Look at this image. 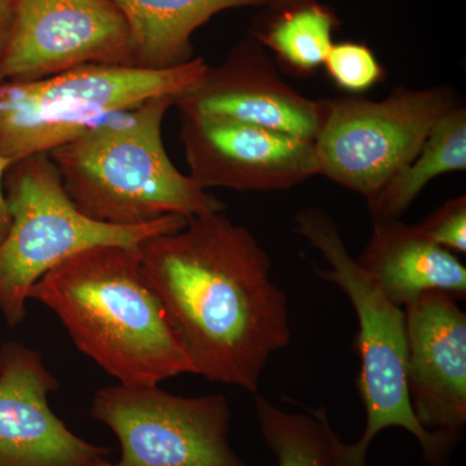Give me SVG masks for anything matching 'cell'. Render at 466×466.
<instances>
[{"instance_id": "cell-1", "label": "cell", "mask_w": 466, "mask_h": 466, "mask_svg": "<svg viewBox=\"0 0 466 466\" xmlns=\"http://www.w3.org/2000/svg\"><path fill=\"white\" fill-rule=\"evenodd\" d=\"M137 253L196 375L257 394L291 329L287 293L249 229L223 211L202 214L147 238Z\"/></svg>"}, {"instance_id": "cell-2", "label": "cell", "mask_w": 466, "mask_h": 466, "mask_svg": "<svg viewBox=\"0 0 466 466\" xmlns=\"http://www.w3.org/2000/svg\"><path fill=\"white\" fill-rule=\"evenodd\" d=\"M29 299L52 309L76 349L124 385H158L196 375L137 248L99 245L33 285Z\"/></svg>"}, {"instance_id": "cell-3", "label": "cell", "mask_w": 466, "mask_h": 466, "mask_svg": "<svg viewBox=\"0 0 466 466\" xmlns=\"http://www.w3.org/2000/svg\"><path fill=\"white\" fill-rule=\"evenodd\" d=\"M175 100L150 99L110 116L47 153L64 191L85 217L121 227L225 210V204L175 167L162 139Z\"/></svg>"}, {"instance_id": "cell-4", "label": "cell", "mask_w": 466, "mask_h": 466, "mask_svg": "<svg viewBox=\"0 0 466 466\" xmlns=\"http://www.w3.org/2000/svg\"><path fill=\"white\" fill-rule=\"evenodd\" d=\"M296 232L327 260L314 265L321 280L337 285L351 302L358 318L360 370L358 390L366 408V429L352 444L336 441L333 466H367V453L376 435L401 428L415 437L428 466H447L462 434L429 431L410 407L407 389L406 312L383 296L370 275L349 253L332 218L309 208L294 218Z\"/></svg>"}, {"instance_id": "cell-5", "label": "cell", "mask_w": 466, "mask_h": 466, "mask_svg": "<svg viewBox=\"0 0 466 466\" xmlns=\"http://www.w3.org/2000/svg\"><path fill=\"white\" fill-rule=\"evenodd\" d=\"M208 67L201 57L159 70L90 64L39 81L0 85V156L12 167L150 99L177 101L201 85Z\"/></svg>"}, {"instance_id": "cell-6", "label": "cell", "mask_w": 466, "mask_h": 466, "mask_svg": "<svg viewBox=\"0 0 466 466\" xmlns=\"http://www.w3.org/2000/svg\"><path fill=\"white\" fill-rule=\"evenodd\" d=\"M7 175L11 223L0 242V314L9 327L25 320L33 285L76 254L99 245L137 248L153 236L183 228L188 220L168 216L137 227L95 222L67 198L47 153L21 159Z\"/></svg>"}, {"instance_id": "cell-7", "label": "cell", "mask_w": 466, "mask_h": 466, "mask_svg": "<svg viewBox=\"0 0 466 466\" xmlns=\"http://www.w3.org/2000/svg\"><path fill=\"white\" fill-rule=\"evenodd\" d=\"M452 108L455 94L449 86L397 87L380 101L325 100L314 140L318 175L370 198L419 155L434 126Z\"/></svg>"}, {"instance_id": "cell-8", "label": "cell", "mask_w": 466, "mask_h": 466, "mask_svg": "<svg viewBox=\"0 0 466 466\" xmlns=\"http://www.w3.org/2000/svg\"><path fill=\"white\" fill-rule=\"evenodd\" d=\"M90 416L121 444L115 466H250L229 443L222 394L182 397L158 385L116 383L95 394Z\"/></svg>"}, {"instance_id": "cell-9", "label": "cell", "mask_w": 466, "mask_h": 466, "mask_svg": "<svg viewBox=\"0 0 466 466\" xmlns=\"http://www.w3.org/2000/svg\"><path fill=\"white\" fill-rule=\"evenodd\" d=\"M90 64L134 66L130 27L112 0H15L0 85Z\"/></svg>"}, {"instance_id": "cell-10", "label": "cell", "mask_w": 466, "mask_h": 466, "mask_svg": "<svg viewBox=\"0 0 466 466\" xmlns=\"http://www.w3.org/2000/svg\"><path fill=\"white\" fill-rule=\"evenodd\" d=\"M180 122L189 177L201 188L284 191L318 175L312 140L222 119Z\"/></svg>"}, {"instance_id": "cell-11", "label": "cell", "mask_w": 466, "mask_h": 466, "mask_svg": "<svg viewBox=\"0 0 466 466\" xmlns=\"http://www.w3.org/2000/svg\"><path fill=\"white\" fill-rule=\"evenodd\" d=\"M58 380L41 352L0 346V466H97L110 451L76 437L52 412Z\"/></svg>"}, {"instance_id": "cell-12", "label": "cell", "mask_w": 466, "mask_h": 466, "mask_svg": "<svg viewBox=\"0 0 466 466\" xmlns=\"http://www.w3.org/2000/svg\"><path fill=\"white\" fill-rule=\"evenodd\" d=\"M175 106L180 116L257 126L312 142L325 115V100L293 90L259 48L247 45L220 66H208L201 85Z\"/></svg>"}, {"instance_id": "cell-13", "label": "cell", "mask_w": 466, "mask_h": 466, "mask_svg": "<svg viewBox=\"0 0 466 466\" xmlns=\"http://www.w3.org/2000/svg\"><path fill=\"white\" fill-rule=\"evenodd\" d=\"M410 407L429 431L466 424V315L458 300L428 291L404 309Z\"/></svg>"}, {"instance_id": "cell-14", "label": "cell", "mask_w": 466, "mask_h": 466, "mask_svg": "<svg viewBox=\"0 0 466 466\" xmlns=\"http://www.w3.org/2000/svg\"><path fill=\"white\" fill-rule=\"evenodd\" d=\"M357 262L398 308L406 309L428 291L466 299L465 266L419 225L400 219L373 223L372 236Z\"/></svg>"}, {"instance_id": "cell-15", "label": "cell", "mask_w": 466, "mask_h": 466, "mask_svg": "<svg viewBox=\"0 0 466 466\" xmlns=\"http://www.w3.org/2000/svg\"><path fill=\"white\" fill-rule=\"evenodd\" d=\"M130 27L134 66L170 69L192 60L191 36L218 12L267 0H112Z\"/></svg>"}, {"instance_id": "cell-16", "label": "cell", "mask_w": 466, "mask_h": 466, "mask_svg": "<svg viewBox=\"0 0 466 466\" xmlns=\"http://www.w3.org/2000/svg\"><path fill=\"white\" fill-rule=\"evenodd\" d=\"M466 168V110L455 106L441 116L410 164L367 198L373 223L400 220L417 196L441 175Z\"/></svg>"}, {"instance_id": "cell-17", "label": "cell", "mask_w": 466, "mask_h": 466, "mask_svg": "<svg viewBox=\"0 0 466 466\" xmlns=\"http://www.w3.org/2000/svg\"><path fill=\"white\" fill-rule=\"evenodd\" d=\"M257 421L278 466H333L337 434L324 408L287 412L259 392L254 394Z\"/></svg>"}, {"instance_id": "cell-18", "label": "cell", "mask_w": 466, "mask_h": 466, "mask_svg": "<svg viewBox=\"0 0 466 466\" xmlns=\"http://www.w3.org/2000/svg\"><path fill=\"white\" fill-rule=\"evenodd\" d=\"M333 17L320 5L288 9L272 25L263 42L294 72H314L332 48Z\"/></svg>"}, {"instance_id": "cell-19", "label": "cell", "mask_w": 466, "mask_h": 466, "mask_svg": "<svg viewBox=\"0 0 466 466\" xmlns=\"http://www.w3.org/2000/svg\"><path fill=\"white\" fill-rule=\"evenodd\" d=\"M324 66L334 84L349 92L370 90L383 75V69L372 51L358 43L333 45Z\"/></svg>"}, {"instance_id": "cell-20", "label": "cell", "mask_w": 466, "mask_h": 466, "mask_svg": "<svg viewBox=\"0 0 466 466\" xmlns=\"http://www.w3.org/2000/svg\"><path fill=\"white\" fill-rule=\"evenodd\" d=\"M435 244L452 251H466V198L458 196L444 202L419 225Z\"/></svg>"}, {"instance_id": "cell-21", "label": "cell", "mask_w": 466, "mask_h": 466, "mask_svg": "<svg viewBox=\"0 0 466 466\" xmlns=\"http://www.w3.org/2000/svg\"><path fill=\"white\" fill-rule=\"evenodd\" d=\"M15 0H0V61L5 56L12 24H14Z\"/></svg>"}, {"instance_id": "cell-22", "label": "cell", "mask_w": 466, "mask_h": 466, "mask_svg": "<svg viewBox=\"0 0 466 466\" xmlns=\"http://www.w3.org/2000/svg\"><path fill=\"white\" fill-rule=\"evenodd\" d=\"M9 167H11V165H9L7 159L0 156V242H2L3 238L7 235L9 223H11L5 193V177Z\"/></svg>"}, {"instance_id": "cell-23", "label": "cell", "mask_w": 466, "mask_h": 466, "mask_svg": "<svg viewBox=\"0 0 466 466\" xmlns=\"http://www.w3.org/2000/svg\"><path fill=\"white\" fill-rule=\"evenodd\" d=\"M271 2L275 7L288 11V9L302 7V5H312L314 0H267Z\"/></svg>"}, {"instance_id": "cell-24", "label": "cell", "mask_w": 466, "mask_h": 466, "mask_svg": "<svg viewBox=\"0 0 466 466\" xmlns=\"http://www.w3.org/2000/svg\"><path fill=\"white\" fill-rule=\"evenodd\" d=\"M97 466H115V465L110 464V462L108 461V460H106V461L101 462V464H99V465H97Z\"/></svg>"}]
</instances>
